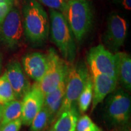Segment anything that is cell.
<instances>
[{
    "instance_id": "obj_16",
    "label": "cell",
    "mask_w": 131,
    "mask_h": 131,
    "mask_svg": "<svg viewBox=\"0 0 131 131\" xmlns=\"http://www.w3.org/2000/svg\"><path fill=\"white\" fill-rule=\"evenodd\" d=\"M78 114L76 107L64 111L57 118L53 126V131H76Z\"/></svg>"
},
{
    "instance_id": "obj_13",
    "label": "cell",
    "mask_w": 131,
    "mask_h": 131,
    "mask_svg": "<svg viewBox=\"0 0 131 131\" xmlns=\"http://www.w3.org/2000/svg\"><path fill=\"white\" fill-rule=\"evenodd\" d=\"M22 64L26 74L36 83H39L48 68L47 55L40 52L28 53L23 57Z\"/></svg>"
},
{
    "instance_id": "obj_10",
    "label": "cell",
    "mask_w": 131,
    "mask_h": 131,
    "mask_svg": "<svg viewBox=\"0 0 131 131\" xmlns=\"http://www.w3.org/2000/svg\"><path fill=\"white\" fill-rule=\"evenodd\" d=\"M45 101V94L40 89L38 83H34L24 96L22 101L21 119L22 124L29 126L36 115L42 107Z\"/></svg>"
},
{
    "instance_id": "obj_19",
    "label": "cell",
    "mask_w": 131,
    "mask_h": 131,
    "mask_svg": "<svg viewBox=\"0 0 131 131\" xmlns=\"http://www.w3.org/2000/svg\"><path fill=\"white\" fill-rule=\"evenodd\" d=\"M15 99L14 91L4 73L0 77V104H4Z\"/></svg>"
},
{
    "instance_id": "obj_1",
    "label": "cell",
    "mask_w": 131,
    "mask_h": 131,
    "mask_svg": "<svg viewBox=\"0 0 131 131\" xmlns=\"http://www.w3.org/2000/svg\"><path fill=\"white\" fill-rule=\"evenodd\" d=\"M23 27L26 37L35 45L47 40L50 23L48 15L37 0H25L23 7Z\"/></svg>"
},
{
    "instance_id": "obj_21",
    "label": "cell",
    "mask_w": 131,
    "mask_h": 131,
    "mask_svg": "<svg viewBox=\"0 0 131 131\" xmlns=\"http://www.w3.org/2000/svg\"><path fill=\"white\" fill-rule=\"evenodd\" d=\"M76 131H101V130L88 115H84L78 119Z\"/></svg>"
},
{
    "instance_id": "obj_4",
    "label": "cell",
    "mask_w": 131,
    "mask_h": 131,
    "mask_svg": "<svg viewBox=\"0 0 131 131\" xmlns=\"http://www.w3.org/2000/svg\"><path fill=\"white\" fill-rule=\"evenodd\" d=\"M90 76L88 66L80 61L73 64L69 70L66 79L65 94L57 118L64 111L76 107L78 98Z\"/></svg>"
},
{
    "instance_id": "obj_23",
    "label": "cell",
    "mask_w": 131,
    "mask_h": 131,
    "mask_svg": "<svg viewBox=\"0 0 131 131\" xmlns=\"http://www.w3.org/2000/svg\"><path fill=\"white\" fill-rule=\"evenodd\" d=\"M12 8V0H0V24Z\"/></svg>"
},
{
    "instance_id": "obj_2",
    "label": "cell",
    "mask_w": 131,
    "mask_h": 131,
    "mask_svg": "<svg viewBox=\"0 0 131 131\" xmlns=\"http://www.w3.org/2000/svg\"><path fill=\"white\" fill-rule=\"evenodd\" d=\"M50 27L52 41L67 61L72 63L76 57L75 37L69 26L62 13L49 10Z\"/></svg>"
},
{
    "instance_id": "obj_7",
    "label": "cell",
    "mask_w": 131,
    "mask_h": 131,
    "mask_svg": "<svg viewBox=\"0 0 131 131\" xmlns=\"http://www.w3.org/2000/svg\"><path fill=\"white\" fill-rule=\"evenodd\" d=\"M87 61L91 73H100L117 80L115 54L103 45L92 47L88 52Z\"/></svg>"
},
{
    "instance_id": "obj_3",
    "label": "cell",
    "mask_w": 131,
    "mask_h": 131,
    "mask_svg": "<svg viewBox=\"0 0 131 131\" xmlns=\"http://www.w3.org/2000/svg\"><path fill=\"white\" fill-rule=\"evenodd\" d=\"M73 36L81 41L91 29L93 23L92 9L88 0H69L63 14Z\"/></svg>"
},
{
    "instance_id": "obj_24",
    "label": "cell",
    "mask_w": 131,
    "mask_h": 131,
    "mask_svg": "<svg viewBox=\"0 0 131 131\" xmlns=\"http://www.w3.org/2000/svg\"><path fill=\"white\" fill-rule=\"evenodd\" d=\"M22 124L21 118H18L0 127V131H19Z\"/></svg>"
},
{
    "instance_id": "obj_20",
    "label": "cell",
    "mask_w": 131,
    "mask_h": 131,
    "mask_svg": "<svg viewBox=\"0 0 131 131\" xmlns=\"http://www.w3.org/2000/svg\"><path fill=\"white\" fill-rule=\"evenodd\" d=\"M49 123V115L45 106L34 118L30 125V131H43Z\"/></svg>"
},
{
    "instance_id": "obj_9",
    "label": "cell",
    "mask_w": 131,
    "mask_h": 131,
    "mask_svg": "<svg viewBox=\"0 0 131 131\" xmlns=\"http://www.w3.org/2000/svg\"><path fill=\"white\" fill-rule=\"evenodd\" d=\"M128 24L122 16L111 14L107 20L104 42L109 49L117 52L123 45L127 34Z\"/></svg>"
},
{
    "instance_id": "obj_5",
    "label": "cell",
    "mask_w": 131,
    "mask_h": 131,
    "mask_svg": "<svg viewBox=\"0 0 131 131\" xmlns=\"http://www.w3.org/2000/svg\"><path fill=\"white\" fill-rule=\"evenodd\" d=\"M104 107V117L109 125L123 128L129 123L131 100L127 92L115 89L107 96Z\"/></svg>"
},
{
    "instance_id": "obj_11",
    "label": "cell",
    "mask_w": 131,
    "mask_h": 131,
    "mask_svg": "<svg viewBox=\"0 0 131 131\" xmlns=\"http://www.w3.org/2000/svg\"><path fill=\"white\" fill-rule=\"evenodd\" d=\"M10 84L14 91L15 99L21 100L30 89L32 85L18 61L10 62L5 72Z\"/></svg>"
},
{
    "instance_id": "obj_8",
    "label": "cell",
    "mask_w": 131,
    "mask_h": 131,
    "mask_svg": "<svg viewBox=\"0 0 131 131\" xmlns=\"http://www.w3.org/2000/svg\"><path fill=\"white\" fill-rule=\"evenodd\" d=\"M0 37L7 46H17L22 40L24 33L23 23L19 10L12 8L1 23Z\"/></svg>"
},
{
    "instance_id": "obj_14",
    "label": "cell",
    "mask_w": 131,
    "mask_h": 131,
    "mask_svg": "<svg viewBox=\"0 0 131 131\" xmlns=\"http://www.w3.org/2000/svg\"><path fill=\"white\" fill-rule=\"evenodd\" d=\"M116 71L118 83L124 90L129 92L131 89V58L125 52H116Z\"/></svg>"
},
{
    "instance_id": "obj_27",
    "label": "cell",
    "mask_w": 131,
    "mask_h": 131,
    "mask_svg": "<svg viewBox=\"0 0 131 131\" xmlns=\"http://www.w3.org/2000/svg\"><path fill=\"white\" fill-rule=\"evenodd\" d=\"M45 131H53V127H50V129H49L48 130H45Z\"/></svg>"
},
{
    "instance_id": "obj_6",
    "label": "cell",
    "mask_w": 131,
    "mask_h": 131,
    "mask_svg": "<svg viewBox=\"0 0 131 131\" xmlns=\"http://www.w3.org/2000/svg\"><path fill=\"white\" fill-rule=\"evenodd\" d=\"M47 55L48 68L44 77L38 83L45 95L56 89L66 80L69 70L68 63L66 60L60 58L55 49L50 48Z\"/></svg>"
},
{
    "instance_id": "obj_26",
    "label": "cell",
    "mask_w": 131,
    "mask_h": 131,
    "mask_svg": "<svg viewBox=\"0 0 131 131\" xmlns=\"http://www.w3.org/2000/svg\"><path fill=\"white\" fill-rule=\"evenodd\" d=\"M3 104H0V126H1V119H2V116H3Z\"/></svg>"
},
{
    "instance_id": "obj_15",
    "label": "cell",
    "mask_w": 131,
    "mask_h": 131,
    "mask_svg": "<svg viewBox=\"0 0 131 131\" xmlns=\"http://www.w3.org/2000/svg\"><path fill=\"white\" fill-rule=\"evenodd\" d=\"M66 80L62 81L53 91L45 95L44 106L49 115V124L57 118V116L63 103L65 94Z\"/></svg>"
},
{
    "instance_id": "obj_17",
    "label": "cell",
    "mask_w": 131,
    "mask_h": 131,
    "mask_svg": "<svg viewBox=\"0 0 131 131\" xmlns=\"http://www.w3.org/2000/svg\"><path fill=\"white\" fill-rule=\"evenodd\" d=\"M3 112L1 126L20 118L22 110V101L20 100L15 99L14 100L3 104Z\"/></svg>"
},
{
    "instance_id": "obj_25",
    "label": "cell",
    "mask_w": 131,
    "mask_h": 131,
    "mask_svg": "<svg viewBox=\"0 0 131 131\" xmlns=\"http://www.w3.org/2000/svg\"><path fill=\"white\" fill-rule=\"evenodd\" d=\"M122 4L123 7L126 10L131 9V0H122Z\"/></svg>"
},
{
    "instance_id": "obj_22",
    "label": "cell",
    "mask_w": 131,
    "mask_h": 131,
    "mask_svg": "<svg viewBox=\"0 0 131 131\" xmlns=\"http://www.w3.org/2000/svg\"><path fill=\"white\" fill-rule=\"evenodd\" d=\"M40 4H44L50 9L55 10L63 14L69 0H37Z\"/></svg>"
},
{
    "instance_id": "obj_28",
    "label": "cell",
    "mask_w": 131,
    "mask_h": 131,
    "mask_svg": "<svg viewBox=\"0 0 131 131\" xmlns=\"http://www.w3.org/2000/svg\"><path fill=\"white\" fill-rule=\"evenodd\" d=\"M0 69H1V60H0Z\"/></svg>"
},
{
    "instance_id": "obj_18",
    "label": "cell",
    "mask_w": 131,
    "mask_h": 131,
    "mask_svg": "<svg viewBox=\"0 0 131 131\" xmlns=\"http://www.w3.org/2000/svg\"><path fill=\"white\" fill-rule=\"evenodd\" d=\"M92 82L91 76L90 75L84 89L82 91L78 98L77 104L80 112L84 113L89 109L92 103Z\"/></svg>"
},
{
    "instance_id": "obj_12",
    "label": "cell",
    "mask_w": 131,
    "mask_h": 131,
    "mask_svg": "<svg viewBox=\"0 0 131 131\" xmlns=\"http://www.w3.org/2000/svg\"><path fill=\"white\" fill-rule=\"evenodd\" d=\"M93 88L92 111L116 89L117 80L100 73H91Z\"/></svg>"
}]
</instances>
